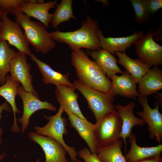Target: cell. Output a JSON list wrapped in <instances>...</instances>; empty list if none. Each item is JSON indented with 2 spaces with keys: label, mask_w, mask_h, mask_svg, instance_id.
Listing matches in <instances>:
<instances>
[{
  "label": "cell",
  "mask_w": 162,
  "mask_h": 162,
  "mask_svg": "<svg viewBox=\"0 0 162 162\" xmlns=\"http://www.w3.org/2000/svg\"><path fill=\"white\" fill-rule=\"evenodd\" d=\"M72 0H62L57 4L55 11L52 14L51 24L53 28L57 29L61 23L69 20L72 18L76 20V17L73 13Z\"/></svg>",
  "instance_id": "obj_27"
},
{
  "label": "cell",
  "mask_w": 162,
  "mask_h": 162,
  "mask_svg": "<svg viewBox=\"0 0 162 162\" xmlns=\"http://www.w3.org/2000/svg\"><path fill=\"white\" fill-rule=\"evenodd\" d=\"M156 100H157L158 103H157L159 106H162V94H157L156 96ZM157 104V103H156Z\"/></svg>",
  "instance_id": "obj_35"
},
{
  "label": "cell",
  "mask_w": 162,
  "mask_h": 162,
  "mask_svg": "<svg viewBox=\"0 0 162 162\" xmlns=\"http://www.w3.org/2000/svg\"><path fill=\"white\" fill-rule=\"evenodd\" d=\"M71 60L79 82L94 89L110 93L111 81L83 50L81 49L72 51Z\"/></svg>",
  "instance_id": "obj_1"
},
{
  "label": "cell",
  "mask_w": 162,
  "mask_h": 162,
  "mask_svg": "<svg viewBox=\"0 0 162 162\" xmlns=\"http://www.w3.org/2000/svg\"><path fill=\"white\" fill-rule=\"evenodd\" d=\"M144 34L142 31H136L132 34L121 37H105L101 31L99 34L101 48L112 54L117 52H125L126 49L140 39Z\"/></svg>",
  "instance_id": "obj_16"
},
{
  "label": "cell",
  "mask_w": 162,
  "mask_h": 162,
  "mask_svg": "<svg viewBox=\"0 0 162 162\" xmlns=\"http://www.w3.org/2000/svg\"><path fill=\"white\" fill-rule=\"evenodd\" d=\"M78 154L85 162H102L97 154L92 153L87 148L80 149Z\"/></svg>",
  "instance_id": "obj_30"
},
{
  "label": "cell",
  "mask_w": 162,
  "mask_h": 162,
  "mask_svg": "<svg viewBox=\"0 0 162 162\" xmlns=\"http://www.w3.org/2000/svg\"><path fill=\"white\" fill-rule=\"evenodd\" d=\"M20 82L11 75L6 76L5 83L0 86V96L3 97L11 106L14 114V123L11 128L12 131L15 133L21 132V129L17 123L16 114L21 111L17 108L15 102V98L17 94V89Z\"/></svg>",
  "instance_id": "obj_19"
},
{
  "label": "cell",
  "mask_w": 162,
  "mask_h": 162,
  "mask_svg": "<svg viewBox=\"0 0 162 162\" xmlns=\"http://www.w3.org/2000/svg\"><path fill=\"white\" fill-rule=\"evenodd\" d=\"M29 56L32 60L36 64L42 77L43 82L46 84H52L58 86L64 85L73 87V83L69 80V73L63 74L56 71L48 64L38 59L33 53Z\"/></svg>",
  "instance_id": "obj_20"
},
{
  "label": "cell",
  "mask_w": 162,
  "mask_h": 162,
  "mask_svg": "<svg viewBox=\"0 0 162 162\" xmlns=\"http://www.w3.org/2000/svg\"><path fill=\"white\" fill-rule=\"evenodd\" d=\"M138 97V101L143 110L136 113L147 124L150 138L155 139L160 144L162 140V115L159 111L160 106L156 103L155 108L152 109L148 104L147 97L139 95Z\"/></svg>",
  "instance_id": "obj_10"
},
{
  "label": "cell",
  "mask_w": 162,
  "mask_h": 162,
  "mask_svg": "<svg viewBox=\"0 0 162 162\" xmlns=\"http://www.w3.org/2000/svg\"><path fill=\"white\" fill-rule=\"evenodd\" d=\"M2 14L0 10V21H1L2 19Z\"/></svg>",
  "instance_id": "obj_39"
},
{
  "label": "cell",
  "mask_w": 162,
  "mask_h": 162,
  "mask_svg": "<svg viewBox=\"0 0 162 162\" xmlns=\"http://www.w3.org/2000/svg\"><path fill=\"white\" fill-rule=\"evenodd\" d=\"M139 84V95L147 97L162 89V71L154 66L141 79Z\"/></svg>",
  "instance_id": "obj_21"
},
{
  "label": "cell",
  "mask_w": 162,
  "mask_h": 162,
  "mask_svg": "<svg viewBox=\"0 0 162 162\" xmlns=\"http://www.w3.org/2000/svg\"><path fill=\"white\" fill-rule=\"evenodd\" d=\"M12 109L10 104L7 102L5 101L0 105V121L2 118V113L3 111L11 112ZM3 134V130L2 128L0 127V148L2 143V136Z\"/></svg>",
  "instance_id": "obj_32"
},
{
  "label": "cell",
  "mask_w": 162,
  "mask_h": 162,
  "mask_svg": "<svg viewBox=\"0 0 162 162\" xmlns=\"http://www.w3.org/2000/svg\"><path fill=\"white\" fill-rule=\"evenodd\" d=\"M7 156V154L5 152H3L0 154V162L4 159Z\"/></svg>",
  "instance_id": "obj_37"
},
{
  "label": "cell",
  "mask_w": 162,
  "mask_h": 162,
  "mask_svg": "<svg viewBox=\"0 0 162 162\" xmlns=\"http://www.w3.org/2000/svg\"><path fill=\"white\" fill-rule=\"evenodd\" d=\"M135 105V103L133 102H130L125 106L120 104L114 105L122 122L120 138L123 140L125 152L127 149L126 140L132 134L133 128L137 125L142 126L146 124L142 118H137L134 114L133 110Z\"/></svg>",
  "instance_id": "obj_14"
},
{
  "label": "cell",
  "mask_w": 162,
  "mask_h": 162,
  "mask_svg": "<svg viewBox=\"0 0 162 162\" xmlns=\"http://www.w3.org/2000/svg\"><path fill=\"white\" fill-rule=\"evenodd\" d=\"M70 125L86 142L91 152L97 154L99 146L95 133V124L73 114L68 115Z\"/></svg>",
  "instance_id": "obj_17"
},
{
  "label": "cell",
  "mask_w": 162,
  "mask_h": 162,
  "mask_svg": "<svg viewBox=\"0 0 162 162\" xmlns=\"http://www.w3.org/2000/svg\"><path fill=\"white\" fill-rule=\"evenodd\" d=\"M153 38L154 40L160 41L162 40L161 26L158 27L155 32L154 31Z\"/></svg>",
  "instance_id": "obj_34"
},
{
  "label": "cell",
  "mask_w": 162,
  "mask_h": 162,
  "mask_svg": "<svg viewBox=\"0 0 162 162\" xmlns=\"http://www.w3.org/2000/svg\"><path fill=\"white\" fill-rule=\"evenodd\" d=\"M123 142L120 139L115 142L100 147L97 154L102 162H127L122 151Z\"/></svg>",
  "instance_id": "obj_25"
},
{
  "label": "cell",
  "mask_w": 162,
  "mask_h": 162,
  "mask_svg": "<svg viewBox=\"0 0 162 162\" xmlns=\"http://www.w3.org/2000/svg\"><path fill=\"white\" fill-rule=\"evenodd\" d=\"M76 89L73 87L64 85L56 86L55 91L57 100L63 109L64 112L68 115L73 114L85 120L80 109L77 99L78 94L76 93Z\"/></svg>",
  "instance_id": "obj_15"
},
{
  "label": "cell",
  "mask_w": 162,
  "mask_h": 162,
  "mask_svg": "<svg viewBox=\"0 0 162 162\" xmlns=\"http://www.w3.org/2000/svg\"><path fill=\"white\" fill-rule=\"evenodd\" d=\"M86 53L109 76L117 73H123L117 65L116 58L107 50L103 49L97 50H87Z\"/></svg>",
  "instance_id": "obj_23"
},
{
  "label": "cell",
  "mask_w": 162,
  "mask_h": 162,
  "mask_svg": "<svg viewBox=\"0 0 162 162\" xmlns=\"http://www.w3.org/2000/svg\"><path fill=\"white\" fill-rule=\"evenodd\" d=\"M94 124L95 135L99 148L111 144L121 139L122 122L116 110Z\"/></svg>",
  "instance_id": "obj_6"
},
{
  "label": "cell",
  "mask_w": 162,
  "mask_h": 162,
  "mask_svg": "<svg viewBox=\"0 0 162 162\" xmlns=\"http://www.w3.org/2000/svg\"><path fill=\"white\" fill-rule=\"evenodd\" d=\"M137 162H162V158L161 155L148 158Z\"/></svg>",
  "instance_id": "obj_33"
},
{
  "label": "cell",
  "mask_w": 162,
  "mask_h": 162,
  "mask_svg": "<svg viewBox=\"0 0 162 162\" xmlns=\"http://www.w3.org/2000/svg\"><path fill=\"white\" fill-rule=\"evenodd\" d=\"M63 112V108L60 106L55 115L51 116L44 115V118L48 121L47 123L42 127L36 126L34 129L37 134L50 137L59 142L67 151L71 161L74 162L77 160L78 153L74 147L68 145L63 138V136L67 135L68 133L67 120L62 117Z\"/></svg>",
  "instance_id": "obj_5"
},
{
  "label": "cell",
  "mask_w": 162,
  "mask_h": 162,
  "mask_svg": "<svg viewBox=\"0 0 162 162\" xmlns=\"http://www.w3.org/2000/svg\"><path fill=\"white\" fill-rule=\"evenodd\" d=\"M28 137L39 145L43 151L45 160L44 162H70L66 157L67 151L59 142L49 137L30 132Z\"/></svg>",
  "instance_id": "obj_11"
},
{
  "label": "cell",
  "mask_w": 162,
  "mask_h": 162,
  "mask_svg": "<svg viewBox=\"0 0 162 162\" xmlns=\"http://www.w3.org/2000/svg\"><path fill=\"white\" fill-rule=\"evenodd\" d=\"M18 52L11 48L7 42L0 40V85L5 83L11 62Z\"/></svg>",
  "instance_id": "obj_26"
},
{
  "label": "cell",
  "mask_w": 162,
  "mask_h": 162,
  "mask_svg": "<svg viewBox=\"0 0 162 162\" xmlns=\"http://www.w3.org/2000/svg\"><path fill=\"white\" fill-rule=\"evenodd\" d=\"M17 94L21 98L23 106L22 115L20 118L17 119L21 124L22 134L24 133L29 125L30 118L34 113L43 109L54 111L57 110L52 104L46 101H41L32 92L26 91L22 86H19Z\"/></svg>",
  "instance_id": "obj_8"
},
{
  "label": "cell",
  "mask_w": 162,
  "mask_h": 162,
  "mask_svg": "<svg viewBox=\"0 0 162 162\" xmlns=\"http://www.w3.org/2000/svg\"><path fill=\"white\" fill-rule=\"evenodd\" d=\"M41 162L40 160V159H37L36 160V161H35V162L31 161H28V162Z\"/></svg>",
  "instance_id": "obj_38"
},
{
  "label": "cell",
  "mask_w": 162,
  "mask_h": 162,
  "mask_svg": "<svg viewBox=\"0 0 162 162\" xmlns=\"http://www.w3.org/2000/svg\"><path fill=\"white\" fill-rule=\"evenodd\" d=\"M112 80L110 93L114 97L116 95L127 98L138 97L136 83L130 74L126 71L120 76L116 74L110 76Z\"/></svg>",
  "instance_id": "obj_18"
},
{
  "label": "cell",
  "mask_w": 162,
  "mask_h": 162,
  "mask_svg": "<svg viewBox=\"0 0 162 162\" xmlns=\"http://www.w3.org/2000/svg\"><path fill=\"white\" fill-rule=\"evenodd\" d=\"M131 147L129 152L124 155L127 162H137L142 159L161 155L162 144H159L155 146L141 147L136 141V136L132 134L129 138Z\"/></svg>",
  "instance_id": "obj_24"
},
{
  "label": "cell",
  "mask_w": 162,
  "mask_h": 162,
  "mask_svg": "<svg viewBox=\"0 0 162 162\" xmlns=\"http://www.w3.org/2000/svg\"><path fill=\"white\" fill-rule=\"evenodd\" d=\"M27 0H0V10L2 14L9 13L14 15L20 12L21 6L26 2Z\"/></svg>",
  "instance_id": "obj_29"
},
{
  "label": "cell",
  "mask_w": 162,
  "mask_h": 162,
  "mask_svg": "<svg viewBox=\"0 0 162 162\" xmlns=\"http://www.w3.org/2000/svg\"><path fill=\"white\" fill-rule=\"evenodd\" d=\"M1 26H2V22H1V21H0V30L1 28Z\"/></svg>",
  "instance_id": "obj_41"
},
{
  "label": "cell",
  "mask_w": 162,
  "mask_h": 162,
  "mask_svg": "<svg viewBox=\"0 0 162 162\" xmlns=\"http://www.w3.org/2000/svg\"><path fill=\"white\" fill-rule=\"evenodd\" d=\"M0 40H4L15 47L18 52L26 55L31 53L29 43L20 25L14 22L8 16L3 14L1 20Z\"/></svg>",
  "instance_id": "obj_7"
},
{
  "label": "cell",
  "mask_w": 162,
  "mask_h": 162,
  "mask_svg": "<svg viewBox=\"0 0 162 162\" xmlns=\"http://www.w3.org/2000/svg\"><path fill=\"white\" fill-rule=\"evenodd\" d=\"M154 31L149 29L142 38L134 44V49L139 58L152 66L162 64V46L153 38Z\"/></svg>",
  "instance_id": "obj_9"
},
{
  "label": "cell",
  "mask_w": 162,
  "mask_h": 162,
  "mask_svg": "<svg viewBox=\"0 0 162 162\" xmlns=\"http://www.w3.org/2000/svg\"><path fill=\"white\" fill-rule=\"evenodd\" d=\"M96 2H102L104 6H107L109 4V2L108 0H95Z\"/></svg>",
  "instance_id": "obj_36"
},
{
  "label": "cell",
  "mask_w": 162,
  "mask_h": 162,
  "mask_svg": "<svg viewBox=\"0 0 162 162\" xmlns=\"http://www.w3.org/2000/svg\"><path fill=\"white\" fill-rule=\"evenodd\" d=\"M57 4V0L45 2L43 0H27L21 6L20 11L30 17L38 19L46 28H48L52 17V14L49 11Z\"/></svg>",
  "instance_id": "obj_13"
},
{
  "label": "cell",
  "mask_w": 162,
  "mask_h": 162,
  "mask_svg": "<svg viewBox=\"0 0 162 162\" xmlns=\"http://www.w3.org/2000/svg\"><path fill=\"white\" fill-rule=\"evenodd\" d=\"M14 16L16 22L24 30L29 44L37 52L46 54L55 48V42L43 24L32 20L30 17L20 12Z\"/></svg>",
  "instance_id": "obj_3"
},
{
  "label": "cell",
  "mask_w": 162,
  "mask_h": 162,
  "mask_svg": "<svg viewBox=\"0 0 162 162\" xmlns=\"http://www.w3.org/2000/svg\"></svg>",
  "instance_id": "obj_42"
},
{
  "label": "cell",
  "mask_w": 162,
  "mask_h": 162,
  "mask_svg": "<svg viewBox=\"0 0 162 162\" xmlns=\"http://www.w3.org/2000/svg\"><path fill=\"white\" fill-rule=\"evenodd\" d=\"M135 13L134 19L136 22L142 24L148 20L150 14L143 0H130Z\"/></svg>",
  "instance_id": "obj_28"
},
{
  "label": "cell",
  "mask_w": 162,
  "mask_h": 162,
  "mask_svg": "<svg viewBox=\"0 0 162 162\" xmlns=\"http://www.w3.org/2000/svg\"><path fill=\"white\" fill-rule=\"evenodd\" d=\"M86 100L89 109L93 113L98 122L116 110L113 104L114 97L110 93H104L87 87L74 80L73 83Z\"/></svg>",
  "instance_id": "obj_4"
},
{
  "label": "cell",
  "mask_w": 162,
  "mask_h": 162,
  "mask_svg": "<svg viewBox=\"0 0 162 162\" xmlns=\"http://www.w3.org/2000/svg\"><path fill=\"white\" fill-rule=\"evenodd\" d=\"M26 56L18 52L11 62L9 72L13 78L21 84L26 91L32 92L39 98L33 86L32 77L30 73L31 66L27 62Z\"/></svg>",
  "instance_id": "obj_12"
},
{
  "label": "cell",
  "mask_w": 162,
  "mask_h": 162,
  "mask_svg": "<svg viewBox=\"0 0 162 162\" xmlns=\"http://www.w3.org/2000/svg\"><path fill=\"white\" fill-rule=\"evenodd\" d=\"M149 14H153L162 8V0H143Z\"/></svg>",
  "instance_id": "obj_31"
},
{
  "label": "cell",
  "mask_w": 162,
  "mask_h": 162,
  "mask_svg": "<svg viewBox=\"0 0 162 162\" xmlns=\"http://www.w3.org/2000/svg\"><path fill=\"white\" fill-rule=\"evenodd\" d=\"M115 54L118 58L119 64L125 68L136 84L139 83L142 77L152 66L140 58H131L125 52H117Z\"/></svg>",
  "instance_id": "obj_22"
},
{
  "label": "cell",
  "mask_w": 162,
  "mask_h": 162,
  "mask_svg": "<svg viewBox=\"0 0 162 162\" xmlns=\"http://www.w3.org/2000/svg\"><path fill=\"white\" fill-rule=\"evenodd\" d=\"M71 162H83L82 161L80 160H77L76 161H74V162H72L71 161Z\"/></svg>",
  "instance_id": "obj_40"
},
{
  "label": "cell",
  "mask_w": 162,
  "mask_h": 162,
  "mask_svg": "<svg viewBox=\"0 0 162 162\" xmlns=\"http://www.w3.org/2000/svg\"><path fill=\"white\" fill-rule=\"evenodd\" d=\"M79 29L62 32L57 30L50 32L54 41L67 44L72 51L82 48L91 50L101 49L99 34L101 31L97 21L88 16Z\"/></svg>",
  "instance_id": "obj_2"
}]
</instances>
